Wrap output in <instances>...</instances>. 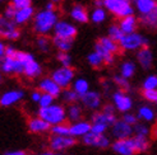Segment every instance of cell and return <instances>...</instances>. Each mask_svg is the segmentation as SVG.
I'll return each mask as SVG.
<instances>
[{
    "mask_svg": "<svg viewBox=\"0 0 157 155\" xmlns=\"http://www.w3.org/2000/svg\"><path fill=\"white\" fill-rule=\"evenodd\" d=\"M91 128H92V123L91 121L87 120H81L78 122L70 123V136L75 139H82L83 136L91 132Z\"/></svg>",
    "mask_w": 157,
    "mask_h": 155,
    "instance_id": "19",
    "label": "cell"
},
{
    "mask_svg": "<svg viewBox=\"0 0 157 155\" xmlns=\"http://www.w3.org/2000/svg\"><path fill=\"white\" fill-rule=\"evenodd\" d=\"M130 4V0H104V8L114 15H117L125 5Z\"/></svg>",
    "mask_w": 157,
    "mask_h": 155,
    "instance_id": "25",
    "label": "cell"
},
{
    "mask_svg": "<svg viewBox=\"0 0 157 155\" xmlns=\"http://www.w3.org/2000/svg\"><path fill=\"white\" fill-rule=\"evenodd\" d=\"M142 97L152 104L157 107V89L155 90H142Z\"/></svg>",
    "mask_w": 157,
    "mask_h": 155,
    "instance_id": "45",
    "label": "cell"
},
{
    "mask_svg": "<svg viewBox=\"0 0 157 155\" xmlns=\"http://www.w3.org/2000/svg\"><path fill=\"white\" fill-rule=\"evenodd\" d=\"M27 130H28L29 134H33V135H46V134L50 132L51 126L46 121H44L42 118L38 117V116H35V117L28 118Z\"/></svg>",
    "mask_w": 157,
    "mask_h": 155,
    "instance_id": "15",
    "label": "cell"
},
{
    "mask_svg": "<svg viewBox=\"0 0 157 155\" xmlns=\"http://www.w3.org/2000/svg\"><path fill=\"white\" fill-rule=\"evenodd\" d=\"M110 132H111V137H114V140H124V139H130L134 136L133 126L125 123L121 118H117V121L110 128Z\"/></svg>",
    "mask_w": 157,
    "mask_h": 155,
    "instance_id": "12",
    "label": "cell"
},
{
    "mask_svg": "<svg viewBox=\"0 0 157 155\" xmlns=\"http://www.w3.org/2000/svg\"><path fill=\"white\" fill-rule=\"evenodd\" d=\"M136 9L140 15L150 14L157 6V0H134Z\"/></svg>",
    "mask_w": 157,
    "mask_h": 155,
    "instance_id": "27",
    "label": "cell"
},
{
    "mask_svg": "<svg viewBox=\"0 0 157 155\" xmlns=\"http://www.w3.org/2000/svg\"><path fill=\"white\" fill-rule=\"evenodd\" d=\"M41 97H42V92H40L38 89H35L32 93H31V96H29L31 100H32L33 103H37V104H38V102H40Z\"/></svg>",
    "mask_w": 157,
    "mask_h": 155,
    "instance_id": "52",
    "label": "cell"
},
{
    "mask_svg": "<svg viewBox=\"0 0 157 155\" xmlns=\"http://www.w3.org/2000/svg\"><path fill=\"white\" fill-rule=\"evenodd\" d=\"M2 79H3V74H2V71H0V81H2Z\"/></svg>",
    "mask_w": 157,
    "mask_h": 155,
    "instance_id": "63",
    "label": "cell"
},
{
    "mask_svg": "<svg viewBox=\"0 0 157 155\" xmlns=\"http://www.w3.org/2000/svg\"><path fill=\"white\" fill-rule=\"evenodd\" d=\"M17 8H15L12 3H9V4H6V6H5V9H4V13H3V15L5 18H8V19H10V20H13L14 19V17H15V14H17Z\"/></svg>",
    "mask_w": 157,
    "mask_h": 155,
    "instance_id": "49",
    "label": "cell"
},
{
    "mask_svg": "<svg viewBox=\"0 0 157 155\" xmlns=\"http://www.w3.org/2000/svg\"><path fill=\"white\" fill-rule=\"evenodd\" d=\"M107 130H110L107 126H105V125H97V123H96V125H92L91 132H92V134H95V135L101 136V135H106Z\"/></svg>",
    "mask_w": 157,
    "mask_h": 155,
    "instance_id": "50",
    "label": "cell"
},
{
    "mask_svg": "<svg viewBox=\"0 0 157 155\" xmlns=\"http://www.w3.org/2000/svg\"><path fill=\"white\" fill-rule=\"evenodd\" d=\"M61 99H63V102H64V103L70 106V104H75V103L79 102L81 97L78 96L72 88H68V89H63Z\"/></svg>",
    "mask_w": 157,
    "mask_h": 155,
    "instance_id": "33",
    "label": "cell"
},
{
    "mask_svg": "<svg viewBox=\"0 0 157 155\" xmlns=\"http://www.w3.org/2000/svg\"><path fill=\"white\" fill-rule=\"evenodd\" d=\"M107 36L111 38V40H114L115 42H120L125 34H124V32L121 31V28L119 27V24L114 23V24H111V26L109 27V29H107Z\"/></svg>",
    "mask_w": 157,
    "mask_h": 155,
    "instance_id": "37",
    "label": "cell"
},
{
    "mask_svg": "<svg viewBox=\"0 0 157 155\" xmlns=\"http://www.w3.org/2000/svg\"><path fill=\"white\" fill-rule=\"evenodd\" d=\"M56 59L60 63L61 66L64 67H72V56L69 55V52H58Z\"/></svg>",
    "mask_w": 157,
    "mask_h": 155,
    "instance_id": "44",
    "label": "cell"
},
{
    "mask_svg": "<svg viewBox=\"0 0 157 155\" xmlns=\"http://www.w3.org/2000/svg\"><path fill=\"white\" fill-rule=\"evenodd\" d=\"M37 116L48 122L51 127L60 125V123H65L68 120L67 108L59 103H54L52 106L46 107V108H38Z\"/></svg>",
    "mask_w": 157,
    "mask_h": 155,
    "instance_id": "2",
    "label": "cell"
},
{
    "mask_svg": "<svg viewBox=\"0 0 157 155\" xmlns=\"http://www.w3.org/2000/svg\"><path fill=\"white\" fill-rule=\"evenodd\" d=\"M36 45L40 51L42 52H49L51 46H52V41L50 40V38L48 36H38L37 41H36Z\"/></svg>",
    "mask_w": 157,
    "mask_h": 155,
    "instance_id": "40",
    "label": "cell"
},
{
    "mask_svg": "<svg viewBox=\"0 0 157 155\" xmlns=\"http://www.w3.org/2000/svg\"><path fill=\"white\" fill-rule=\"evenodd\" d=\"M50 135L55 136H70V125L68 123H60V125L52 126L50 130Z\"/></svg>",
    "mask_w": 157,
    "mask_h": 155,
    "instance_id": "38",
    "label": "cell"
},
{
    "mask_svg": "<svg viewBox=\"0 0 157 155\" xmlns=\"http://www.w3.org/2000/svg\"><path fill=\"white\" fill-rule=\"evenodd\" d=\"M133 144L137 154H144L151 149V141L148 137H139V136H133Z\"/></svg>",
    "mask_w": 157,
    "mask_h": 155,
    "instance_id": "29",
    "label": "cell"
},
{
    "mask_svg": "<svg viewBox=\"0 0 157 155\" xmlns=\"http://www.w3.org/2000/svg\"><path fill=\"white\" fill-rule=\"evenodd\" d=\"M52 45L55 49H58L59 52H68L73 47V41L72 40H64V38L55 37L52 38Z\"/></svg>",
    "mask_w": 157,
    "mask_h": 155,
    "instance_id": "31",
    "label": "cell"
},
{
    "mask_svg": "<svg viewBox=\"0 0 157 155\" xmlns=\"http://www.w3.org/2000/svg\"><path fill=\"white\" fill-rule=\"evenodd\" d=\"M42 155H65L63 153H55V151H51V150H46L42 153Z\"/></svg>",
    "mask_w": 157,
    "mask_h": 155,
    "instance_id": "58",
    "label": "cell"
},
{
    "mask_svg": "<svg viewBox=\"0 0 157 155\" xmlns=\"http://www.w3.org/2000/svg\"><path fill=\"white\" fill-rule=\"evenodd\" d=\"M81 142L84 146H88V148H97V149H109L111 148V139H110L107 135H95V134H87L86 136H83L81 139Z\"/></svg>",
    "mask_w": 157,
    "mask_h": 155,
    "instance_id": "10",
    "label": "cell"
},
{
    "mask_svg": "<svg viewBox=\"0 0 157 155\" xmlns=\"http://www.w3.org/2000/svg\"><path fill=\"white\" fill-rule=\"evenodd\" d=\"M106 17H107V10L105 8H95L90 14V20L96 23V24H100V23L106 20Z\"/></svg>",
    "mask_w": 157,
    "mask_h": 155,
    "instance_id": "36",
    "label": "cell"
},
{
    "mask_svg": "<svg viewBox=\"0 0 157 155\" xmlns=\"http://www.w3.org/2000/svg\"><path fill=\"white\" fill-rule=\"evenodd\" d=\"M95 51L98 53V55L102 57L104 60V64L105 65H113L114 64V60H115V55H113L111 52H109L107 50H105L102 46H101L98 42L95 43Z\"/></svg>",
    "mask_w": 157,
    "mask_h": 155,
    "instance_id": "34",
    "label": "cell"
},
{
    "mask_svg": "<svg viewBox=\"0 0 157 155\" xmlns=\"http://www.w3.org/2000/svg\"><path fill=\"white\" fill-rule=\"evenodd\" d=\"M21 37V31L18 26L10 19L5 18L3 14H0V38H4L8 41H15Z\"/></svg>",
    "mask_w": 157,
    "mask_h": 155,
    "instance_id": "7",
    "label": "cell"
},
{
    "mask_svg": "<svg viewBox=\"0 0 157 155\" xmlns=\"http://www.w3.org/2000/svg\"><path fill=\"white\" fill-rule=\"evenodd\" d=\"M78 29L74 24L69 23L67 20H59L56 26L54 27V36L59 38H64V40H74L77 36Z\"/></svg>",
    "mask_w": 157,
    "mask_h": 155,
    "instance_id": "13",
    "label": "cell"
},
{
    "mask_svg": "<svg viewBox=\"0 0 157 155\" xmlns=\"http://www.w3.org/2000/svg\"><path fill=\"white\" fill-rule=\"evenodd\" d=\"M136 64L130 60H127L120 65V75L125 79H130L136 74Z\"/></svg>",
    "mask_w": 157,
    "mask_h": 155,
    "instance_id": "32",
    "label": "cell"
},
{
    "mask_svg": "<svg viewBox=\"0 0 157 155\" xmlns=\"http://www.w3.org/2000/svg\"><path fill=\"white\" fill-rule=\"evenodd\" d=\"M132 15H134V8H133L132 4H128V5H125L123 9L119 12V14H117L116 17H117V18H120V19H123V18L132 17Z\"/></svg>",
    "mask_w": 157,
    "mask_h": 155,
    "instance_id": "48",
    "label": "cell"
},
{
    "mask_svg": "<svg viewBox=\"0 0 157 155\" xmlns=\"http://www.w3.org/2000/svg\"><path fill=\"white\" fill-rule=\"evenodd\" d=\"M54 103H55V98L54 97L42 93V97L40 99V102H38V107H40V108H46V107L52 106Z\"/></svg>",
    "mask_w": 157,
    "mask_h": 155,
    "instance_id": "47",
    "label": "cell"
},
{
    "mask_svg": "<svg viewBox=\"0 0 157 155\" xmlns=\"http://www.w3.org/2000/svg\"><path fill=\"white\" fill-rule=\"evenodd\" d=\"M29 155H42V153H35V154H29Z\"/></svg>",
    "mask_w": 157,
    "mask_h": 155,
    "instance_id": "61",
    "label": "cell"
},
{
    "mask_svg": "<svg viewBox=\"0 0 157 155\" xmlns=\"http://www.w3.org/2000/svg\"><path fill=\"white\" fill-rule=\"evenodd\" d=\"M5 50H6V45L3 42L2 38H0V59L5 57Z\"/></svg>",
    "mask_w": 157,
    "mask_h": 155,
    "instance_id": "56",
    "label": "cell"
},
{
    "mask_svg": "<svg viewBox=\"0 0 157 155\" xmlns=\"http://www.w3.org/2000/svg\"><path fill=\"white\" fill-rule=\"evenodd\" d=\"M17 52H18V50L15 49V47H13V46H6V50H5V56L6 57H15V55H17Z\"/></svg>",
    "mask_w": 157,
    "mask_h": 155,
    "instance_id": "54",
    "label": "cell"
},
{
    "mask_svg": "<svg viewBox=\"0 0 157 155\" xmlns=\"http://www.w3.org/2000/svg\"><path fill=\"white\" fill-rule=\"evenodd\" d=\"M10 3L17 8V9H23V8L32 6V0H10Z\"/></svg>",
    "mask_w": 157,
    "mask_h": 155,
    "instance_id": "51",
    "label": "cell"
},
{
    "mask_svg": "<svg viewBox=\"0 0 157 155\" xmlns=\"http://www.w3.org/2000/svg\"><path fill=\"white\" fill-rule=\"evenodd\" d=\"M26 93L23 92L22 89H10V90H6L4 92L2 96H0V106L8 108V107H12L18 104L21 100L25 98Z\"/></svg>",
    "mask_w": 157,
    "mask_h": 155,
    "instance_id": "16",
    "label": "cell"
},
{
    "mask_svg": "<svg viewBox=\"0 0 157 155\" xmlns=\"http://www.w3.org/2000/svg\"><path fill=\"white\" fill-rule=\"evenodd\" d=\"M134 130V136H139V137H150L151 135V128L150 126L144 122H138L137 125L133 127Z\"/></svg>",
    "mask_w": 157,
    "mask_h": 155,
    "instance_id": "39",
    "label": "cell"
},
{
    "mask_svg": "<svg viewBox=\"0 0 157 155\" xmlns=\"http://www.w3.org/2000/svg\"><path fill=\"white\" fill-rule=\"evenodd\" d=\"M137 61L143 69H146V70L151 69V66L153 64V55H152L151 49L143 47L139 51H137Z\"/></svg>",
    "mask_w": 157,
    "mask_h": 155,
    "instance_id": "21",
    "label": "cell"
},
{
    "mask_svg": "<svg viewBox=\"0 0 157 155\" xmlns=\"http://www.w3.org/2000/svg\"><path fill=\"white\" fill-rule=\"evenodd\" d=\"M87 63H88L92 67L98 69V67H101V66L104 65V60H102V57H101L96 51H93V52H91L90 55L87 56Z\"/></svg>",
    "mask_w": 157,
    "mask_h": 155,
    "instance_id": "42",
    "label": "cell"
},
{
    "mask_svg": "<svg viewBox=\"0 0 157 155\" xmlns=\"http://www.w3.org/2000/svg\"><path fill=\"white\" fill-rule=\"evenodd\" d=\"M111 103L114 104L115 110L120 113H128L133 108V99L132 97L123 90H116L111 94Z\"/></svg>",
    "mask_w": 157,
    "mask_h": 155,
    "instance_id": "8",
    "label": "cell"
},
{
    "mask_svg": "<svg viewBox=\"0 0 157 155\" xmlns=\"http://www.w3.org/2000/svg\"><path fill=\"white\" fill-rule=\"evenodd\" d=\"M111 150L117 155H137L132 137L124 140H114L111 144Z\"/></svg>",
    "mask_w": 157,
    "mask_h": 155,
    "instance_id": "17",
    "label": "cell"
},
{
    "mask_svg": "<svg viewBox=\"0 0 157 155\" xmlns=\"http://www.w3.org/2000/svg\"><path fill=\"white\" fill-rule=\"evenodd\" d=\"M0 71L6 75H23L25 66L17 57H3L0 59Z\"/></svg>",
    "mask_w": 157,
    "mask_h": 155,
    "instance_id": "9",
    "label": "cell"
},
{
    "mask_svg": "<svg viewBox=\"0 0 157 155\" xmlns=\"http://www.w3.org/2000/svg\"><path fill=\"white\" fill-rule=\"evenodd\" d=\"M50 76L61 89H68V88H72V84L75 80V71L73 67L60 66L58 69H55Z\"/></svg>",
    "mask_w": 157,
    "mask_h": 155,
    "instance_id": "5",
    "label": "cell"
},
{
    "mask_svg": "<svg viewBox=\"0 0 157 155\" xmlns=\"http://www.w3.org/2000/svg\"><path fill=\"white\" fill-rule=\"evenodd\" d=\"M15 57H17L23 64V66H25V74L23 75H25L26 78H28V79H36V78L41 76L42 67L36 61V59H35V56L32 55V53L18 50Z\"/></svg>",
    "mask_w": 157,
    "mask_h": 155,
    "instance_id": "3",
    "label": "cell"
},
{
    "mask_svg": "<svg viewBox=\"0 0 157 155\" xmlns=\"http://www.w3.org/2000/svg\"><path fill=\"white\" fill-rule=\"evenodd\" d=\"M51 2H54V3H59V2H61V0H51Z\"/></svg>",
    "mask_w": 157,
    "mask_h": 155,
    "instance_id": "62",
    "label": "cell"
},
{
    "mask_svg": "<svg viewBox=\"0 0 157 155\" xmlns=\"http://www.w3.org/2000/svg\"><path fill=\"white\" fill-rule=\"evenodd\" d=\"M90 121L92 125H96L97 123V125H105L109 128H111V126L117 121V117H116V114H109V113H105L100 110L96 112H92Z\"/></svg>",
    "mask_w": 157,
    "mask_h": 155,
    "instance_id": "18",
    "label": "cell"
},
{
    "mask_svg": "<svg viewBox=\"0 0 157 155\" xmlns=\"http://www.w3.org/2000/svg\"><path fill=\"white\" fill-rule=\"evenodd\" d=\"M35 9L33 6H28V8H23V9H18L17 14L13 19V22L15 23L17 26H22V24H26L27 22H29L35 17Z\"/></svg>",
    "mask_w": 157,
    "mask_h": 155,
    "instance_id": "22",
    "label": "cell"
},
{
    "mask_svg": "<svg viewBox=\"0 0 157 155\" xmlns=\"http://www.w3.org/2000/svg\"><path fill=\"white\" fill-rule=\"evenodd\" d=\"M101 111L105 112V113H109V114H116V110H115V107L113 103H106L102 106V108H101Z\"/></svg>",
    "mask_w": 157,
    "mask_h": 155,
    "instance_id": "53",
    "label": "cell"
},
{
    "mask_svg": "<svg viewBox=\"0 0 157 155\" xmlns=\"http://www.w3.org/2000/svg\"><path fill=\"white\" fill-rule=\"evenodd\" d=\"M3 155H29L26 150H8Z\"/></svg>",
    "mask_w": 157,
    "mask_h": 155,
    "instance_id": "55",
    "label": "cell"
},
{
    "mask_svg": "<svg viewBox=\"0 0 157 155\" xmlns=\"http://www.w3.org/2000/svg\"><path fill=\"white\" fill-rule=\"evenodd\" d=\"M121 120L125 122V123H128V125H130V126H133L134 127L137 123L139 122V120H138V117H137V114H134V113H132V112H128V113H124L123 116H121Z\"/></svg>",
    "mask_w": 157,
    "mask_h": 155,
    "instance_id": "46",
    "label": "cell"
},
{
    "mask_svg": "<svg viewBox=\"0 0 157 155\" xmlns=\"http://www.w3.org/2000/svg\"><path fill=\"white\" fill-rule=\"evenodd\" d=\"M72 89L77 93L79 97H83L86 93L90 92V83L87 79H84V78H77V79L73 81L72 84Z\"/></svg>",
    "mask_w": 157,
    "mask_h": 155,
    "instance_id": "30",
    "label": "cell"
},
{
    "mask_svg": "<svg viewBox=\"0 0 157 155\" xmlns=\"http://www.w3.org/2000/svg\"><path fill=\"white\" fill-rule=\"evenodd\" d=\"M114 83H115V85H117V87L120 88V90H123L125 93L130 90V83L128 81V79H125V78H123L121 75H115Z\"/></svg>",
    "mask_w": 157,
    "mask_h": 155,
    "instance_id": "43",
    "label": "cell"
},
{
    "mask_svg": "<svg viewBox=\"0 0 157 155\" xmlns=\"http://www.w3.org/2000/svg\"><path fill=\"white\" fill-rule=\"evenodd\" d=\"M140 23L148 28H156L157 27V6L146 15H140Z\"/></svg>",
    "mask_w": 157,
    "mask_h": 155,
    "instance_id": "35",
    "label": "cell"
},
{
    "mask_svg": "<svg viewBox=\"0 0 157 155\" xmlns=\"http://www.w3.org/2000/svg\"><path fill=\"white\" fill-rule=\"evenodd\" d=\"M67 117H68V121H70L72 123L83 120V107L81 104H78V103L68 106Z\"/></svg>",
    "mask_w": 157,
    "mask_h": 155,
    "instance_id": "26",
    "label": "cell"
},
{
    "mask_svg": "<svg viewBox=\"0 0 157 155\" xmlns=\"http://www.w3.org/2000/svg\"><path fill=\"white\" fill-rule=\"evenodd\" d=\"M70 18L77 23H87L90 20V13L86 6L81 4H75L70 9Z\"/></svg>",
    "mask_w": 157,
    "mask_h": 155,
    "instance_id": "20",
    "label": "cell"
},
{
    "mask_svg": "<svg viewBox=\"0 0 157 155\" xmlns=\"http://www.w3.org/2000/svg\"><path fill=\"white\" fill-rule=\"evenodd\" d=\"M79 102L84 110H88L92 112L100 111V108H102V106H104L102 104V96L96 90L87 92L83 97H81Z\"/></svg>",
    "mask_w": 157,
    "mask_h": 155,
    "instance_id": "11",
    "label": "cell"
},
{
    "mask_svg": "<svg viewBox=\"0 0 157 155\" xmlns=\"http://www.w3.org/2000/svg\"><path fill=\"white\" fill-rule=\"evenodd\" d=\"M59 15L56 12L40 10L33 17V31L38 36H48L59 22Z\"/></svg>",
    "mask_w": 157,
    "mask_h": 155,
    "instance_id": "1",
    "label": "cell"
},
{
    "mask_svg": "<svg viewBox=\"0 0 157 155\" xmlns=\"http://www.w3.org/2000/svg\"><path fill=\"white\" fill-rule=\"evenodd\" d=\"M157 89V75H148L142 83V90H155Z\"/></svg>",
    "mask_w": 157,
    "mask_h": 155,
    "instance_id": "41",
    "label": "cell"
},
{
    "mask_svg": "<svg viewBox=\"0 0 157 155\" xmlns=\"http://www.w3.org/2000/svg\"><path fill=\"white\" fill-rule=\"evenodd\" d=\"M102 88L106 89V90L110 89V83H109V80H102Z\"/></svg>",
    "mask_w": 157,
    "mask_h": 155,
    "instance_id": "59",
    "label": "cell"
},
{
    "mask_svg": "<svg viewBox=\"0 0 157 155\" xmlns=\"http://www.w3.org/2000/svg\"><path fill=\"white\" fill-rule=\"evenodd\" d=\"M120 49L123 51H139L143 47H148V40L146 37H143L140 33H130V34H125L123 37V40L119 42Z\"/></svg>",
    "mask_w": 157,
    "mask_h": 155,
    "instance_id": "6",
    "label": "cell"
},
{
    "mask_svg": "<svg viewBox=\"0 0 157 155\" xmlns=\"http://www.w3.org/2000/svg\"><path fill=\"white\" fill-rule=\"evenodd\" d=\"M45 10H49V12H56V5H55L54 2H49L48 4L45 5Z\"/></svg>",
    "mask_w": 157,
    "mask_h": 155,
    "instance_id": "57",
    "label": "cell"
},
{
    "mask_svg": "<svg viewBox=\"0 0 157 155\" xmlns=\"http://www.w3.org/2000/svg\"><path fill=\"white\" fill-rule=\"evenodd\" d=\"M37 89L40 92H42V93H45V94H49V96L54 97L55 99L61 97V93H63V89L51 79V76L41 78L40 81H38V88Z\"/></svg>",
    "mask_w": 157,
    "mask_h": 155,
    "instance_id": "14",
    "label": "cell"
},
{
    "mask_svg": "<svg viewBox=\"0 0 157 155\" xmlns=\"http://www.w3.org/2000/svg\"><path fill=\"white\" fill-rule=\"evenodd\" d=\"M137 117L139 120V122H144V123H150L153 122L156 120V112L155 110L148 106V104H143L138 108L137 111Z\"/></svg>",
    "mask_w": 157,
    "mask_h": 155,
    "instance_id": "23",
    "label": "cell"
},
{
    "mask_svg": "<svg viewBox=\"0 0 157 155\" xmlns=\"http://www.w3.org/2000/svg\"><path fill=\"white\" fill-rule=\"evenodd\" d=\"M8 2L10 3V0H0V5H2V4H6Z\"/></svg>",
    "mask_w": 157,
    "mask_h": 155,
    "instance_id": "60",
    "label": "cell"
},
{
    "mask_svg": "<svg viewBox=\"0 0 157 155\" xmlns=\"http://www.w3.org/2000/svg\"><path fill=\"white\" fill-rule=\"evenodd\" d=\"M119 27L124 32V34H130V33H136V31L138 28V19L136 15H132L128 18H123L119 22Z\"/></svg>",
    "mask_w": 157,
    "mask_h": 155,
    "instance_id": "24",
    "label": "cell"
},
{
    "mask_svg": "<svg viewBox=\"0 0 157 155\" xmlns=\"http://www.w3.org/2000/svg\"><path fill=\"white\" fill-rule=\"evenodd\" d=\"M102 47L105 49V50H107L109 52H111L113 55H117L120 51H121V49H120V45H119V42H115L114 40H111L109 36H104V37H101L100 40L97 41Z\"/></svg>",
    "mask_w": 157,
    "mask_h": 155,
    "instance_id": "28",
    "label": "cell"
},
{
    "mask_svg": "<svg viewBox=\"0 0 157 155\" xmlns=\"http://www.w3.org/2000/svg\"><path fill=\"white\" fill-rule=\"evenodd\" d=\"M77 145V139L73 136H55L50 135L48 139V148L51 151L55 153H63L65 154V151L73 149Z\"/></svg>",
    "mask_w": 157,
    "mask_h": 155,
    "instance_id": "4",
    "label": "cell"
}]
</instances>
